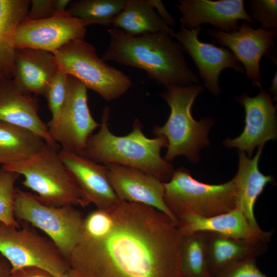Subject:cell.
Here are the masks:
<instances>
[{
	"mask_svg": "<svg viewBox=\"0 0 277 277\" xmlns=\"http://www.w3.org/2000/svg\"><path fill=\"white\" fill-rule=\"evenodd\" d=\"M103 233H83L67 259L72 277H183L182 235L165 213L122 201Z\"/></svg>",
	"mask_w": 277,
	"mask_h": 277,
	"instance_id": "1",
	"label": "cell"
},
{
	"mask_svg": "<svg viewBox=\"0 0 277 277\" xmlns=\"http://www.w3.org/2000/svg\"><path fill=\"white\" fill-rule=\"evenodd\" d=\"M177 220L182 235L197 231H206L235 239L268 243L273 231H265L260 227L252 226L242 210L237 207L228 212L211 217L186 212L178 216Z\"/></svg>",
	"mask_w": 277,
	"mask_h": 277,
	"instance_id": "18",
	"label": "cell"
},
{
	"mask_svg": "<svg viewBox=\"0 0 277 277\" xmlns=\"http://www.w3.org/2000/svg\"><path fill=\"white\" fill-rule=\"evenodd\" d=\"M250 16L265 29L277 28V1L251 0L248 2Z\"/></svg>",
	"mask_w": 277,
	"mask_h": 277,
	"instance_id": "30",
	"label": "cell"
},
{
	"mask_svg": "<svg viewBox=\"0 0 277 277\" xmlns=\"http://www.w3.org/2000/svg\"><path fill=\"white\" fill-rule=\"evenodd\" d=\"M13 211L19 222L45 233L67 260L82 236L85 217L74 206L46 205L35 194L17 189Z\"/></svg>",
	"mask_w": 277,
	"mask_h": 277,
	"instance_id": "8",
	"label": "cell"
},
{
	"mask_svg": "<svg viewBox=\"0 0 277 277\" xmlns=\"http://www.w3.org/2000/svg\"><path fill=\"white\" fill-rule=\"evenodd\" d=\"M100 125L88 107L87 88L68 75L64 103L57 116L47 124L51 137L62 148L83 155L89 137Z\"/></svg>",
	"mask_w": 277,
	"mask_h": 277,
	"instance_id": "10",
	"label": "cell"
},
{
	"mask_svg": "<svg viewBox=\"0 0 277 277\" xmlns=\"http://www.w3.org/2000/svg\"><path fill=\"white\" fill-rule=\"evenodd\" d=\"M212 44L229 49L241 62L247 77L253 86L262 89V77L260 63L264 56L276 65V51L274 44L276 29H253L249 23L241 21L239 28L226 32L217 29L207 30Z\"/></svg>",
	"mask_w": 277,
	"mask_h": 277,
	"instance_id": "11",
	"label": "cell"
},
{
	"mask_svg": "<svg viewBox=\"0 0 277 277\" xmlns=\"http://www.w3.org/2000/svg\"><path fill=\"white\" fill-rule=\"evenodd\" d=\"M236 101L244 107L245 127L239 136L227 138L224 144L247 152L250 157L256 147L264 146L267 141L276 138V108L269 93L262 88L255 96L243 93Z\"/></svg>",
	"mask_w": 277,
	"mask_h": 277,
	"instance_id": "13",
	"label": "cell"
},
{
	"mask_svg": "<svg viewBox=\"0 0 277 277\" xmlns=\"http://www.w3.org/2000/svg\"><path fill=\"white\" fill-rule=\"evenodd\" d=\"M18 176L0 168V222L15 227H20L13 211L17 190L15 184Z\"/></svg>",
	"mask_w": 277,
	"mask_h": 277,
	"instance_id": "28",
	"label": "cell"
},
{
	"mask_svg": "<svg viewBox=\"0 0 277 277\" xmlns=\"http://www.w3.org/2000/svg\"><path fill=\"white\" fill-rule=\"evenodd\" d=\"M271 86L269 88V90L270 92L274 95V98H273V100H276V96H277V71H275V73L271 80Z\"/></svg>",
	"mask_w": 277,
	"mask_h": 277,
	"instance_id": "37",
	"label": "cell"
},
{
	"mask_svg": "<svg viewBox=\"0 0 277 277\" xmlns=\"http://www.w3.org/2000/svg\"><path fill=\"white\" fill-rule=\"evenodd\" d=\"M56 277H72L68 272L65 273H61L56 275Z\"/></svg>",
	"mask_w": 277,
	"mask_h": 277,
	"instance_id": "38",
	"label": "cell"
},
{
	"mask_svg": "<svg viewBox=\"0 0 277 277\" xmlns=\"http://www.w3.org/2000/svg\"><path fill=\"white\" fill-rule=\"evenodd\" d=\"M55 14L54 0H31L26 18L41 20L52 17Z\"/></svg>",
	"mask_w": 277,
	"mask_h": 277,
	"instance_id": "32",
	"label": "cell"
},
{
	"mask_svg": "<svg viewBox=\"0 0 277 277\" xmlns=\"http://www.w3.org/2000/svg\"><path fill=\"white\" fill-rule=\"evenodd\" d=\"M211 277H268L260 269L256 258L236 262Z\"/></svg>",
	"mask_w": 277,
	"mask_h": 277,
	"instance_id": "31",
	"label": "cell"
},
{
	"mask_svg": "<svg viewBox=\"0 0 277 277\" xmlns=\"http://www.w3.org/2000/svg\"><path fill=\"white\" fill-rule=\"evenodd\" d=\"M58 155L77 189L89 205L109 211L120 202L108 176L106 165L62 148Z\"/></svg>",
	"mask_w": 277,
	"mask_h": 277,
	"instance_id": "15",
	"label": "cell"
},
{
	"mask_svg": "<svg viewBox=\"0 0 277 277\" xmlns=\"http://www.w3.org/2000/svg\"><path fill=\"white\" fill-rule=\"evenodd\" d=\"M68 75L58 70L52 78L45 97L51 114V119L58 114L65 101Z\"/></svg>",
	"mask_w": 277,
	"mask_h": 277,
	"instance_id": "29",
	"label": "cell"
},
{
	"mask_svg": "<svg viewBox=\"0 0 277 277\" xmlns=\"http://www.w3.org/2000/svg\"><path fill=\"white\" fill-rule=\"evenodd\" d=\"M112 26L131 36L164 33L174 37L175 34L161 18L150 0H126L124 8L114 18Z\"/></svg>",
	"mask_w": 277,
	"mask_h": 277,
	"instance_id": "24",
	"label": "cell"
},
{
	"mask_svg": "<svg viewBox=\"0 0 277 277\" xmlns=\"http://www.w3.org/2000/svg\"><path fill=\"white\" fill-rule=\"evenodd\" d=\"M108 33L109 43L101 57L104 61L143 70L165 87L199 83L187 65L183 47L169 35L152 33L131 36L114 27L108 29Z\"/></svg>",
	"mask_w": 277,
	"mask_h": 277,
	"instance_id": "2",
	"label": "cell"
},
{
	"mask_svg": "<svg viewBox=\"0 0 277 277\" xmlns=\"http://www.w3.org/2000/svg\"><path fill=\"white\" fill-rule=\"evenodd\" d=\"M164 183V200L170 211L177 217L191 212L204 217L228 212L235 207V190L231 180L210 185L193 178L186 168L174 172Z\"/></svg>",
	"mask_w": 277,
	"mask_h": 277,
	"instance_id": "7",
	"label": "cell"
},
{
	"mask_svg": "<svg viewBox=\"0 0 277 277\" xmlns=\"http://www.w3.org/2000/svg\"><path fill=\"white\" fill-rule=\"evenodd\" d=\"M264 146L258 147L255 156L251 159L245 152L239 151V167L232 179L235 196V207L240 208L249 224L259 227L254 213V207L258 197L266 186L273 181L270 175L263 174L259 168V162Z\"/></svg>",
	"mask_w": 277,
	"mask_h": 277,
	"instance_id": "21",
	"label": "cell"
},
{
	"mask_svg": "<svg viewBox=\"0 0 277 277\" xmlns=\"http://www.w3.org/2000/svg\"><path fill=\"white\" fill-rule=\"evenodd\" d=\"M8 277H56V276L41 268L27 267L11 271Z\"/></svg>",
	"mask_w": 277,
	"mask_h": 277,
	"instance_id": "33",
	"label": "cell"
},
{
	"mask_svg": "<svg viewBox=\"0 0 277 277\" xmlns=\"http://www.w3.org/2000/svg\"><path fill=\"white\" fill-rule=\"evenodd\" d=\"M2 257V255L0 254V258Z\"/></svg>",
	"mask_w": 277,
	"mask_h": 277,
	"instance_id": "39",
	"label": "cell"
},
{
	"mask_svg": "<svg viewBox=\"0 0 277 277\" xmlns=\"http://www.w3.org/2000/svg\"><path fill=\"white\" fill-rule=\"evenodd\" d=\"M59 149L46 144L38 152L24 161L1 166L21 175L22 184L43 203L54 206L89 204L77 189L58 155Z\"/></svg>",
	"mask_w": 277,
	"mask_h": 277,
	"instance_id": "5",
	"label": "cell"
},
{
	"mask_svg": "<svg viewBox=\"0 0 277 277\" xmlns=\"http://www.w3.org/2000/svg\"><path fill=\"white\" fill-rule=\"evenodd\" d=\"M11 270L9 262L2 256L0 258V277H8Z\"/></svg>",
	"mask_w": 277,
	"mask_h": 277,
	"instance_id": "35",
	"label": "cell"
},
{
	"mask_svg": "<svg viewBox=\"0 0 277 277\" xmlns=\"http://www.w3.org/2000/svg\"><path fill=\"white\" fill-rule=\"evenodd\" d=\"M107 167L110 183L120 201L141 204L165 213L178 225V221L164 200V183L140 169L116 164Z\"/></svg>",
	"mask_w": 277,
	"mask_h": 277,
	"instance_id": "16",
	"label": "cell"
},
{
	"mask_svg": "<svg viewBox=\"0 0 277 277\" xmlns=\"http://www.w3.org/2000/svg\"><path fill=\"white\" fill-rule=\"evenodd\" d=\"M86 27L67 10L41 20L26 17L17 26L14 35L16 49L30 48L54 53L69 42L84 39Z\"/></svg>",
	"mask_w": 277,
	"mask_h": 277,
	"instance_id": "12",
	"label": "cell"
},
{
	"mask_svg": "<svg viewBox=\"0 0 277 277\" xmlns=\"http://www.w3.org/2000/svg\"><path fill=\"white\" fill-rule=\"evenodd\" d=\"M181 265L183 277H211L207 260V232L182 235Z\"/></svg>",
	"mask_w": 277,
	"mask_h": 277,
	"instance_id": "27",
	"label": "cell"
},
{
	"mask_svg": "<svg viewBox=\"0 0 277 277\" xmlns=\"http://www.w3.org/2000/svg\"><path fill=\"white\" fill-rule=\"evenodd\" d=\"M201 27L188 29L180 26L174 37L191 56L203 81V85L215 95L220 93L219 76L222 70L231 68L244 73V68L234 54L227 48L200 41Z\"/></svg>",
	"mask_w": 277,
	"mask_h": 277,
	"instance_id": "14",
	"label": "cell"
},
{
	"mask_svg": "<svg viewBox=\"0 0 277 277\" xmlns=\"http://www.w3.org/2000/svg\"><path fill=\"white\" fill-rule=\"evenodd\" d=\"M150 3L161 18L169 26H174L175 22L173 17L168 12L163 2L160 0H150Z\"/></svg>",
	"mask_w": 277,
	"mask_h": 277,
	"instance_id": "34",
	"label": "cell"
},
{
	"mask_svg": "<svg viewBox=\"0 0 277 277\" xmlns=\"http://www.w3.org/2000/svg\"><path fill=\"white\" fill-rule=\"evenodd\" d=\"M19 223L22 226L15 227L0 222V254L10 264L11 271L36 267L55 275L67 273V260L55 244L28 223Z\"/></svg>",
	"mask_w": 277,
	"mask_h": 277,
	"instance_id": "9",
	"label": "cell"
},
{
	"mask_svg": "<svg viewBox=\"0 0 277 277\" xmlns=\"http://www.w3.org/2000/svg\"><path fill=\"white\" fill-rule=\"evenodd\" d=\"M165 88L161 96L170 108V115L163 126H155L152 132L155 136H164L167 141L164 157L167 162L170 163L175 157L184 155L196 163L200 150L209 145L207 135L214 123L210 117L195 121L191 114L192 106L204 91V86L173 85Z\"/></svg>",
	"mask_w": 277,
	"mask_h": 277,
	"instance_id": "4",
	"label": "cell"
},
{
	"mask_svg": "<svg viewBox=\"0 0 277 277\" xmlns=\"http://www.w3.org/2000/svg\"><path fill=\"white\" fill-rule=\"evenodd\" d=\"M30 3V0H0V84L13 78L15 32L26 18Z\"/></svg>",
	"mask_w": 277,
	"mask_h": 277,
	"instance_id": "23",
	"label": "cell"
},
{
	"mask_svg": "<svg viewBox=\"0 0 277 277\" xmlns=\"http://www.w3.org/2000/svg\"><path fill=\"white\" fill-rule=\"evenodd\" d=\"M71 1L69 0H54L56 13L64 12L67 10L66 7Z\"/></svg>",
	"mask_w": 277,
	"mask_h": 277,
	"instance_id": "36",
	"label": "cell"
},
{
	"mask_svg": "<svg viewBox=\"0 0 277 277\" xmlns=\"http://www.w3.org/2000/svg\"><path fill=\"white\" fill-rule=\"evenodd\" d=\"M206 232L207 260L211 276L240 261L262 255L267 249L268 243L263 241L238 239Z\"/></svg>",
	"mask_w": 277,
	"mask_h": 277,
	"instance_id": "22",
	"label": "cell"
},
{
	"mask_svg": "<svg viewBox=\"0 0 277 277\" xmlns=\"http://www.w3.org/2000/svg\"><path fill=\"white\" fill-rule=\"evenodd\" d=\"M58 69L81 82L107 101L116 99L131 87L130 78L107 64L84 39L67 44L53 53Z\"/></svg>",
	"mask_w": 277,
	"mask_h": 277,
	"instance_id": "6",
	"label": "cell"
},
{
	"mask_svg": "<svg viewBox=\"0 0 277 277\" xmlns=\"http://www.w3.org/2000/svg\"><path fill=\"white\" fill-rule=\"evenodd\" d=\"M175 5L181 13L180 26L188 29L209 24L226 32L236 30L241 21L256 22L245 8L243 0H180Z\"/></svg>",
	"mask_w": 277,
	"mask_h": 277,
	"instance_id": "17",
	"label": "cell"
},
{
	"mask_svg": "<svg viewBox=\"0 0 277 277\" xmlns=\"http://www.w3.org/2000/svg\"><path fill=\"white\" fill-rule=\"evenodd\" d=\"M58 67L53 53L41 50L16 49L12 81L24 92L45 96Z\"/></svg>",
	"mask_w": 277,
	"mask_h": 277,
	"instance_id": "20",
	"label": "cell"
},
{
	"mask_svg": "<svg viewBox=\"0 0 277 277\" xmlns=\"http://www.w3.org/2000/svg\"><path fill=\"white\" fill-rule=\"evenodd\" d=\"M110 109L103 110L99 131L88 138L83 155L98 164H116L140 169L165 182L171 178L174 169L161 156L162 148L167 141L162 136L153 138L144 134L143 125L136 118L132 130L125 136H116L109 129Z\"/></svg>",
	"mask_w": 277,
	"mask_h": 277,
	"instance_id": "3",
	"label": "cell"
},
{
	"mask_svg": "<svg viewBox=\"0 0 277 277\" xmlns=\"http://www.w3.org/2000/svg\"><path fill=\"white\" fill-rule=\"evenodd\" d=\"M126 2V0H78L70 2L67 11L80 19L86 27L93 24L110 26L124 8Z\"/></svg>",
	"mask_w": 277,
	"mask_h": 277,
	"instance_id": "26",
	"label": "cell"
},
{
	"mask_svg": "<svg viewBox=\"0 0 277 277\" xmlns=\"http://www.w3.org/2000/svg\"><path fill=\"white\" fill-rule=\"evenodd\" d=\"M38 112L36 96L21 90L12 80L0 84V121L28 130L58 149Z\"/></svg>",
	"mask_w": 277,
	"mask_h": 277,
	"instance_id": "19",
	"label": "cell"
},
{
	"mask_svg": "<svg viewBox=\"0 0 277 277\" xmlns=\"http://www.w3.org/2000/svg\"><path fill=\"white\" fill-rule=\"evenodd\" d=\"M46 144L32 132L0 121V165L27 160Z\"/></svg>",
	"mask_w": 277,
	"mask_h": 277,
	"instance_id": "25",
	"label": "cell"
}]
</instances>
